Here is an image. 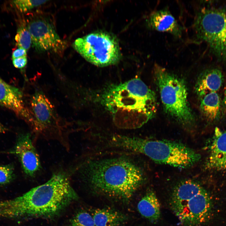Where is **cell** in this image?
<instances>
[{
    "instance_id": "obj_1",
    "label": "cell",
    "mask_w": 226,
    "mask_h": 226,
    "mask_svg": "<svg viewBox=\"0 0 226 226\" xmlns=\"http://www.w3.org/2000/svg\"><path fill=\"white\" fill-rule=\"evenodd\" d=\"M78 198L68 174L57 172L46 182L22 195L0 201V218L15 220L50 218Z\"/></svg>"
},
{
    "instance_id": "obj_2",
    "label": "cell",
    "mask_w": 226,
    "mask_h": 226,
    "mask_svg": "<svg viewBox=\"0 0 226 226\" xmlns=\"http://www.w3.org/2000/svg\"><path fill=\"white\" fill-rule=\"evenodd\" d=\"M101 100L115 125L121 129L140 128L157 111L155 93L139 78L110 85L102 92Z\"/></svg>"
},
{
    "instance_id": "obj_3",
    "label": "cell",
    "mask_w": 226,
    "mask_h": 226,
    "mask_svg": "<svg viewBox=\"0 0 226 226\" xmlns=\"http://www.w3.org/2000/svg\"><path fill=\"white\" fill-rule=\"evenodd\" d=\"M80 177L94 191L127 201L144 183L142 169L125 157L90 160L79 167Z\"/></svg>"
},
{
    "instance_id": "obj_4",
    "label": "cell",
    "mask_w": 226,
    "mask_h": 226,
    "mask_svg": "<svg viewBox=\"0 0 226 226\" xmlns=\"http://www.w3.org/2000/svg\"><path fill=\"white\" fill-rule=\"evenodd\" d=\"M109 143L113 147L144 155L156 163L180 169L188 168L201 159L193 149L176 141L116 135L110 138Z\"/></svg>"
},
{
    "instance_id": "obj_5",
    "label": "cell",
    "mask_w": 226,
    "mask_h": 226,
    "mask_svg": "<svg viewBox=\"0 0 226 226\" xmlns=\"http://www.w3.org/2000/svg\"><path fill=\"white\" fill-rule=\"evenodd\" d=\"M213 201L210 193L200 183L186 179L175 186L169 205L183 226H203L211 218Z\"/></svg>"
},
{
    "instance_id": "obj_6",
    "label": "cell",
    "mask_w": 226,
    "mask_h": 226,
    "mask_svg": "<svg viewBox=\"0 0 226 226\" xmlns=\"http://www.w3.org/2000/svg\"><path fill=\"white\" fill-rule=\"evenodd\" d=\"M153 74L166 113L184 128L191 130L196 120L188 99L184 80L165 68L155 65Z\"/></svg>"
},
{
    "instance_id": "obj_7",
    "label": "cell",
    "mask_w": 226,
    "mask_h": 226,
    "mask_svg": "<svg viewBox=\"0 0 226 226\" xmlns=\"http://www.w3.org/2000/svg\"><path fill=\"white\" fill-rule=\"evenodd\" d=\"M196 38L206 43L218 59L226 62V10L204 8L196 13Z\"/></svg>"
},
{
    "instance_id": "obj_8",
    "label": "cell",
    "mask_w": 226,
    "mask_h": 226,
    "mask_svg": "<svg viewBox=\"0 0 226 226\" xmlns=\"http://www.w3.org/2000/svg\"><path fill=\"white\" fill-rule=\"evenodd\" d=\"M73 46L85 60L98 67L115 64L121 58L117 40L106 33L94 32L78 38L73 42Z\"/></svg>"
},
{
    "instance_id": "obj_9",
    "label": "cell",
    "mask_w": 226,
    "mask_h": 226,
    "mask_svg": "<svg viewBox=\"0 0 226 226\" xmlns=\"http://www.w3.org/2000/svg\"><path fill=\"white\" fill-rule=\"evenodd\" d=\"M27 25L31 36V45L37 52H57L65 48V43L47 19L41 17H34L28 21Z\"/></svg>"
},
{
    "instance_id": "obj_10",
    "label": "cell",
    "mask_w": 226,
    "mask_h": 226,
    "mask_svg": "<svg viewBox=\"0 0 226 226\" xmlns=\"http://www.w3.org/2000/svg\"><path fill=\"white\" fill-rule=\"evenodd\" d=\"M208 154L204 164L206 170L226 171V129L216 127L205 148Z\"/></svg>"
},
{
    "instance_id": "obj_11",
    "label": "cell",
    "mask_w": 226,
    "mask_h": 226,
    "mask_svg": "<svg viewBox=\"0 0 226 226\" xmlns=\"http://www.w3.org/2000/svg\"><path fill=\"white\" fill-rule=\"evenodd\" d=\"M13 153L18 157L25 174L29 177H35L41 164L30 134L23 133L18 136Z\"/></svg>"
},
{
    "instance_id": "obj_12",
    "label": "cell",
    "mask_w": 226,
    "mask_h": 226,
    "mask_svg": "<svg viewBox=\"0 0 226 226\" xmlns=\"http://www.w3.org/2000/svg\"><path fill=\"white\" fill-rule=\"evenodd\" d=\"M0 105L13 111L30 125L33 118L24 105L23 94L19 89L4 81L0 77Z\"/></svg>"
},
{
    "instance_id": "obj_13",
    "label": "cell",
    "mask_w": 226,
    "mask_h": 226,
    "mask_svg": "<svg viewBox=\"0 0 226 226\" xmlns=\"http://www.w3.org/2000/svg\"><path fill=\"white\" fill-rule=\"evenodd\" d=\"M146 23L151 29L169 33L176 37H180L181 36L182 27L171 13L166 9L151 13L146 19Z\"/></svg>"
},
{
    "instance_id": "obj_14",
    "label": "cell",
    "mask_w": 226,
    "mask_h": 226,
    "mask_svg": "<svg viewBox=\"0 0 226 226\" xmlns=\"http://www.w3.org/2000/svg\"><path fill=\"white\" fill-rule=\"evenodd\" d=\"M224 80L222 71L218 68H211L204 71L199 76L196 85L199 98L211 92H217L221 88Z\"/></svg>"
},
{
    "instance_id": "obj_15",
    "label": "cell",
    "mask_w": 226,
    "mask_h": 226,
    "mask_svg": "<svg viewBox=\"0 0 226 226\" xmlns=\"http://www.w3.org/2000/svg\"><path fill=\"white\" fill-rule=\"evenodd\" d=\"M199 99L200 110L206 121L210 124L219 121L223 110L222 100L217 92L208 93Z\"/></svg>"
},
{
    "instance_id": "obj_16",
    "label": "cell",
    "mask_w": 226,
    "mask_h": 226,
    "mask_svg": "<svg viewBox=\"0 0 226 226\" xmlns=\"http://www.w3.org/2000/svg\"><path fill=\"white\" fill-rule=\"evenodd\" d=\"M138 211L142 216L155 223L160 216V205L155 193L153 190L148 191L138 203Z\"/></svg>"
},
{
    "instance_id": "obj_17",
    "label": "cell",
    "mask_w": 226,
    "mask_h": 226,
    "mask_svg": "<svg viewBox=\"0 0 226 226\" xmlns=\"http://www.w3.org/2000/svg\"><path fill=\"white\" fill-rule=\"evenodd\" d=\"M92 215L96 226H119L127 219L123 214L108 208L96 209Z\"/></svg>"
},
{
    "instance_id": "obj_18",
    "label": "cell",
    "mask_w": 226,
    "mask_h": 226,
    "mask_svg": "<svg viewBox=\"0 0 226 226\" xmlns=\"http://www.w3.org/2000/svg\"><path fill=\"white\" fill-rule=\"evenodd\" d=\"M15 40L18 48H23L27 51L32 44L31 36L27 24L23 21L18 28Z\"/></svg>"
},
{
    "instance_id": "obj_19",
    "label": "cell",
    "mask_w": 226,
    "mask_h": 226,
    "mask_svg": "<svg viewBox=\"0 0 226 226\" xmlns=\"http://www.w3.org/2000/svg\"><path fill=\"white\" fill-rule=\"evenodd\" d=\"M69 223V226H96L92 215L84 211L76 214Z\"/></svg>"
},
{
    "instance_id": "obj_20",
    "label": "cell",
    "mask_w": 226,
    "mask_h": 226,
    "mask_svg": "<svg viewBox=\"0 0 226 226\" xmlns=\"http://www.w3.org/2000/svg\"><path fill=\"white\" fill-rule=\"evenodd\" d=\"M48 1L47 0H17L12 1V3L19 11L25 13Z\"/></svg>"
},
{
    "instance_id": "obj_21",
    "label": "cell",
    "mask_w": 226,
    "mask_h": 226,
    "mask_svg": "<svg viewBox=\"0 0 226 226\" xmlns=\"http://www.w3.org/2000/svg\"><path fill=\"white\" fill-rule=\"evenodd\" d=\"M14 177V168L12 164H0V185L10 183Z\"/></svg>"
},
{
    "instance_id": "obj_22",
    "label": "cell",
    "mask_w": 226,
    "mask_h": 226,
    "mask_svg": "<svg viewBox=\"0 0 226 226\" xmlns=\"http://www.w3.org/2000/svg\"><path fill=\"white\" fill-rule=\"evenodd\" d=\"M13 66L16 68L21 69L24 68L27 63V56L12 59Z\"/></svg>"
},
{
    "instance_id": "obj_23",
    "label": "cell",
    "mask_w": 226,
    "mask_h": 226,
    "mask_svg": "<svg viewBox=\"0 0 226 226\" xmlns=\"http://www.w3.org/2000/svg\"><path fill=\"white\" fill-rule=\"evenodd\" d=\"M27 51L23 48H18L13 52L12 56V59L27 56Z\"/></svg>"
},
{
    "instance_id": "obj_24",
    "label": "cell",
    "mask_w": 226,
    "mask_h": 226,
    "mask_svg": "<svg viewBox=\"0 0 226 226\" xmlns=\"http://www.w3.org/2000/svg\"><path fill=\"white\" fill-rule=\"evenodd\" d=\"M222 105L223 111L226 112V87L224 94L223 100H222Z\"/></svg>"
},
{
    "instance_id": "obj_25",
    "label": "cell",
    "mask_w": 226,
    "mask_h": 226,
    "mask_svg": "<svg viewBox=\"0 0 226 226\" xmlns=\"http://www.w3.org/2000/svg\"><path fill=\"white\" fill-rule=\"evenodd\" d=\"M6 130V128L0 122V133H4Z\"/></svg>"
}]
</instances>
